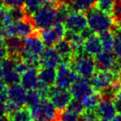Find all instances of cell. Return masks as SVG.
Returning <instances> with one entry per match:
<instances>
[{"mask_svg": "<svg viewBox=\"0 0 121 121\" xmlns=\"http://www.w3.org/2000/svg\"><path fill=\"white\" fill-rule=\"evenodd\" d=\"M69 91L74 98L84 100L89 95L95 94L96 91L92 86L89 79H86L78 77V79L69 87Z\"/></svg>", "mask_w": 121, "mask_h": 121, "instance_id": "7c38bea8", "label": "cell"}, {"mask_svg": "<svg viewBox=\"0 0 121 121\" xmlns=\"http://www.w3.org/2000/svg\"><path fill=\"white\" fill-rule=\"evenodd\" d=\"M63 61L62 57L57 52L54 47H47L43 51L39 57V64L40 67H51L57 68Z\"/></svg>", "mask_w": 121, "mask_h": 121, "instance_id": "5bb4252c", "label": "cell"}, {"mask_svg": "<svg viewBox=\"0 0 121 121\" xmlns=\"http://www.w3.org/2000/svg\"><path fill=\"white\" fill-rule=\"evenodd\" d=\"M72 95L69 88H63L53 85L50 86L48 98L52 101L58 110H62L68 107L72 100Z\"/></svg>", "mask_w": 121, "mask_h": 121, "instance_id": "52a82bcc", "label": "cell"}, {"mask_svg": "<svg viewBox=\"0 0 121 121\" xmlns=\"http://www.w3.org/2000/svg\"><path fill=\"white\" fill-rule=\"evenodd\" d=\"M41 95L38 93L37 89H30L27 90V95H26V104L29 108H32L38 104L40 101L42 100Z\"/></svg>", "mask_w": 121, "mask_h": 121, "instance_id": "83f0119b", "label": "cell"}, {"mask_svg": "<svg viewBox=\"0 0 121 121\" xmlns=\"http://www.w3.org/2000/svg\"><path fill=\"white\" fill-rule=\"evenodd\" d=\"M4 6V0H0V9L3 8Z\"/></svg>", "mask_w": 121, "mask_h": 121, "instance_id": "f6af8a7d", "label": "cell"}, {"mask_svg": "<svg viewBox=\"0 0 121 121\" xmlns=\"http://www.w3.org/2000/svg\"><path fill=\"white\" fill-rule=\"evenodd\" d=\"M38 69L30 68L23 72L21 77V84L26 90L36 89L39 83L38 79Z\"/></svg>", "mask_w": 121, "mask_h": 121, "instance_id": "ac0fdd59", "label": "cell"}, {"mask_svg": "<svg viewBox=\"0 0 121 121\" xmlns=\"http://www.w3.org/2000/svg\"><path fill=\"white\" fill-rule=\"evenodd\" d=\"M67 29L64 23L57 22L48 29L41 30L40 37L45 43V45L47 47H50V46H54L57 42L64 38Z\"/></svg>", "mask_w": 121, "mask_h": 121, "instance_id": "9c48e42d", "label": "cell"}, {"mask_svg": "<svg viewBox=\"0 0 121 121\" xmlns=\"http://www.w3.org/2000/svg\"><path fill=\"white\" fill-rule=\"evenodd\" d=\"M30 18L36 30L48 29L56 22V7L43 5Z\"/></svg>", "mask_w": 121, "mask_h": 121, "instance_id": "277c9868", "label": "cell"}, {"mask_svg": "<svg viewBox=\"0 0 121 121\" xmlns=\"http://www.w3.org/2000/svg\"><path fill=\"white\" fill-rule=\"evenodd\" d=\"M118 80H119V82H120V84H121V71H120V73H119V78H118Z\"/></svg>", "mask_w": 121, "mask_h": 121, "instance_id": "7dc6e473", "label": "cell"}, {"mask_svg": "<svg viewBox=\"0 0 121 121\" xmlns=\"http://www.w3.org/2000/svg\"><path fill=\"white\" fill-rule=\"evenodd\" d=\"M7 10L12 22H18V21H21V20H23L27 17H29L27 15L23 6L22 7H7Z\"/></svg>", "mask_w": 121, "mask_h": 121, "instance_id": "f1b7e54d", "label": "cell"}, {"mask_svg": "<svg viewBox=\"0 0 121 121\" xmlns=\"http://www.w3.org/2000/svg\"><path fill=\"white\" fill-rule=\"evenodd\" d=\"M86 15L88 28L96 34H100L107 30H111L116 25L110 13L101 11L95 6L86 11Z\"/></svg>", "mask_w": 121, "mask_h": 121, "instance_id": "7a4b0ae2", "label": "cell"}, {"mask_svg": "<svg viewBox=\"0 0 121 121\" xmlns=\"http://www.w3.org/2000/svg\"><path fill=\"white\" fill-rule=\"evenodd\" d=\"M7 115V109H6V103L0 102V118L5 117Z\"/></svg>", "mask_w": 121, "mask_h": 121, "instance_id": "f35d334b", "label": "cell"}, {"mask_svg": "<svg viewBox=\"0 0 121 121\" xmlns=\"http://www.w3.org/2000/svg\"><path fill=\"white\" fill-rule=\"evenodd\" d=\"M119 27H120V28H121V23H120V24H119Z\"/></svg>", "mask_w": 121, "mask_h": 121, "instance_id": "816d5d0a", "label": "cell"}, {"mask_svg": "<svg viewBox=\"0 0 121 121\" xmlns=\"http://www.w3.org/2000/svg\"><path fill=\"white\" fill-rule=\"evenodd\" d=\"M97 0H73L69 6L70 8V11H79L86 12L95 5Z\"/></svg>", "mask_w": 121, "mask_h": 121, "instance_id": "603a6c76", "label": "cell"}, {"mask_svg": "<svg viewBox=\"0 0 121 121\" xmlns=\"http://www.w3.org/2000/svg\"><path fill=\"white\" fill-rule=\"evenodd\" d=\"M36 120L55 121L58 110L49 98L42 99L36 106L30 108Z\"/></svg>", "mask_w": 121, "mask_h": 121, "instance_id": "5b68a950", "label": "cell"}, {"mask_svg": "<svg viewBox=\"0 0 121 121\" xmlns=\"http://www.w3.org/2000/svg\"><path fill=\"white\" fill-rule=\"evenodd\" d=\"M115 98L117 99V100H119V101L121 102V89L119 91H118V93L117 94V95L115 96Z\"/></svg>", "mask_w": 121, "mask_h": 121, "instance_id": "b9f144b4", "label": "cell"}, {"mask_svg": "<svg viewBox=\"0 0 121 121\" xmlns=\"http://www.w3.org/2000/svg\"><path fill=\"white\" fill-rule=\"evenodd\" d=\"M99 118H104L111 120L117 115L113 100L107 98H101L97 107L95 108Z\"/></svg>", "mask_w": 121, "mask_h": 121, "instance_id": "9a60e30c", "label": "cell"}, {"mask_svg": "<svg viewBox=\"0 0 121 121\" xmlns=\"http://www.w3.org/2000/svg\"><path fill=\"white\" fill-rule=\"evenodd\" d=\"M10 121H33L34 117L30 109L27 107H20L17 110L7 114Z\"/></svg>", "mask_w": 121, "mask_h": 121, "instance_id": "7402d4cb", "label": "cell"}, {"mask_svg": "<svg viewBox=\"0 0 121 121\" xmlns=\"http://www.w3.org/2000/svg\"><path fill=\"white\" fill-rule=\"evenodd\" d=\"M95 61L97 70H111L117 64V59L114 52L102 50L95 55Z\"/></svg>", "mask_w": 121, "mask_h": 121, "instance_id": "4fadbf2b", "label": "cell"}, {"mask_svg": "<svg viewBox=\"0 0 121 121\" xmlns=\"http://www.w3.org/2000/svg\"><path fill=\"white\" fill-rule=\"evenodd\" d=\"M38 79L42 83L49 86L55 85L56 80V70L55 68L51 67H39L38 68Z\"/></svg>", "mask_w": 121, "mask_h": 121, "instance_id": "44dd1931", "label": "cell"}, {"mask_svg": "<svg viewBox=\"0 0 121 121\" xmlns=\"http://www.w3.org/2000/svg\"><path fill=\"white\" fill-rule=\"evenodd\" d=\"M64 25L69 31L80 33L88 27L86 15L84 13V12H70L65 21Z\"/></svg>", "mask_w": 121, "mask_h": 121, "instance_id": "8fae6325", "label": "cell"}, {"mask_svg": "<svg viewBox=\"0 0 121 121\" xmlns=\"http://www.w3.org/2000/svg\"><path fill=\"white\" fill-rule=\"evenodd\" d=\"M54 48L60 55L62 57L63 61L69 62L71 58L74 55V50L72 47L71 44L65 38V39H60L54 45Z\"/></svg>", "mask_w": 121, "mask_h": 121, "instance_id": "ffe728a7", "label": "cell"}, {"mask_svg": "<svg viewBox=\"0 0 121 121\" xmlns=\"http://www.w3.org/2000/svg\"><path fill=\"white\" fill-rule=\"evenodd\" d=\"M101 43L102 45V50L104 51H113L115 35L111 30H107L99 34Z\"/></svg>", "mask_w": 121, "mask_h": 121, "instance_id": "cb8c5ba5", "label": "cell"}, {"mask_svg": "<svg viewBox=\"0 0 121 121\" xmlns=\"http://www.w3.org/2000/svg\"><path fill=\"white\" fill-rule=\"evenodd\" d=\"M8 101V86L3 80H0V102L6 103Z\"/></svg>", "mask_w": 121, "mask_h": 121, "instance_id": "e575fe53", "label": "cell"}, {"mask_svg": "<svg viewBox=\"0 0 121 121\" xmlns=\"http://www.w3.org/2000/svg\"><path fill=\"white\" fill-rule=\"evenodd\" d=\"M4 44L6 47L8 56L14 58H22V53L23 48V40L19 37H5Z\"/></svg>", "mask_w": 121, "mask_h": 121, "instance_id": "e0dca14e", "label": "cell"}, {"mask_svg": "<svg viewBox=\"0 0 121 121\" xmlns=\"http://www.w3.org/2000/svg\"><path fill=\"white\" fill-rule=\"evenodd\" d=\"M84 51L90 55H96L102 51V45L100 37L96 34H91L84 40Z\"/></svg>", "mask_w": 121, "mask_h": 121, "instance_id": "d6986e66", "label": "cell"}, {"mask_svg": "<svg viewBox=\"0 0 121 121\" xmlns=\"http://www.w3.org/2000/svg\"><path fill=\"white\" fill-rule=\"evenodd\" d=\"M4 38H5V33H4V27L0 26V43H4Z\"/></svg>", "mask_w": 121, "mask_h": 121, "instance_id": "ab89813d", "label": "cell"}, {"mask_svg": "<svg viewBox=\"0 0 121 121\" xmlns=\"http://www.w3.org/2000/svg\"><path fill=\"white\" fill-rule=\"evenodd\" d=\"M41 6H43L42 0H25L23 4V8L29 17H31Z\"/></svg>", "mask_w": 121, "mask_h": 121, "instance_id": "4316f807", "label": "cell"}, {"mask_svg": "<svg viewBox=\"0 0 121 121\" xmlns=\"http://www.w3.org/2000/svg\"><path fill=\"white\" fill-rule=\"evenodd\" d=\"M7 56L8 53L5 45H4V43H0V60H2L3 59L6 58Z\"/></svg>", "mask_w": 121, "mask_h": 121, "instance_id": "8d00e7d4", "label": "cell"}, {"mask_svg": "<svg viewBox=\"0 0 121 121\" xmlns=\"http://www.w3.org/2000/svg\"><path fill=\"white\" fill-rule=\"evenodd\" d=\"M21 77L22 74H20L16 69H11L7 71H4L3 74V81L7 86L15 85V84L21 83Z\"/></svg>", "mask_w": 121, "mask_h": 121, "instance_id": "484cf974", "label": "cell"}, {"mask_svg": "<svg viewBox=\"0 0 121 121\" xmlns=\"http://www.w3.org/2000/svg\"><path fill=\"white\" fill-rule=\"evenodd\" d=\"M100 99H101V96L99 95V93L95 92V94L89 95L88 97L82 100L85 105V109L86 110H95V108L97 107L100 102Z\"/></svg>", "mask_w": 121, "mask_h": 121, "instance_id": "f546056e", "label": "cell"}, {"mask_svg": "<svg viewBox=\"0 0 121 121\" xmlns=\"http://www.w3.org/2000/svg\"><path fill=\"white\" fill-rule=\"evenodd\" d=\"M0 26H2V22H1V17H0ZM3 27V26H2Z\"/></svg>", "mask_w": 121, "mask_h": 121, "instance_id": "c3c4849f", "label": "cell"}, {"mask_svg": "<svg viewBox=\"0 0 121 121\" xmlns=\"http://www.w3.org/2000/svg\"><path fill=\"white\" fill-rule=\"evenodd\" d=\"M114 4H115V0H97L95 3V7L104 12V13H111V12L113 10Z\"/></svg>", "mask_w": 121, "mask_h": 121, "instance_id": "1f68e13d", "label": "cell"}, {"mask_svg": "<svg viewBox=\"0 0 121 121\" xmlns=\"http://www.w3.org/2000/svg\"><path fill=\"white\" fill-rule=\"evenodd\" d=\"M67 109L74 111L78 114H81L84 112V110H86L85 109V105L83 103V101L80 100V99H77V98H72V100L70 101V102L69 103Z\"/></svg>", "mask_w": 121, "mask_h": 121, "instance_id": "d6a6232c", "label": "cell"}, {"mask_svg": "<svg viewBox=\"0 0 121 121\" xmlns=\"http://www.w3.org/2000/svg\"><path fill=\"white\" fill-rule=\"evenodd\" d=\"M111 17L115 24L119 26L121 23V2H115L113 10L111 12Z\"/></svg>", "mask_w": 121, "mask_h": 121, "instance_id": "836d02e7", "label": "cell"}, {"mask_svg": "<svg viewBox=\"0 0 121 121\" xmlns=\"http://www.w3.org/2000/svg\"><path fill=\"white\" fill-rule=\"evenodd\" d=\"M3 74H4L3 69L1 68V66H0V80H2V78H3Z\"/></svg>", "mask_w": 121, "mask_h": 121, "instance_id": "7bdbcfd3", "label": "cell"}, {"mask_svg": "<svg viewBox=\"0 0 121 121\" xmlns=\"http://www.w3.org/2000/svg\"><path fill=\"white\" fill-rule=\"evenodd\" d=\"M45 45L41 37L33 33L24 38L22 53L21 57L30 66V68L38 69L40 67L39 57L45 50Z\"/></svg>", "mask_w": 121, "mask_h": 121, "instance_id": "6da1fadb", "label": "cell"}, {"mask_svg": "<svg viewBox=\"0 0 121 121\" xmlns=\"http://www.w3.org/2000/svg\"><path fill=\"white\" fill-rule=\"evenodd\" d=\"M72 1L73 0H59V2H60V4H70L72 3Z\"/></svg>", "mask_w": 121, "mask_h": 121, "instance_id": "60d3db41", "label": "cell"}, {"mask_svg": "<svg viewBox=\"0 0 121 121\" xmlns=\"http://www.w3.org/2000/svg\"><path fill=\"white\" fill-rule=\"evenodd\" d=\"M80 115L69 109L58 110L55 121H79Z\"/></svg>", "mask_w": 121, "mask_h": 121, "instance_id": "d4e9b609", "label": "cell"}, {"mask_svg": "<svg viewBox=\"0 0 121 121\" xmlns=\"http://www.w3.org/2000/svg\"><path fill=\"white\" fill-rule=\"evenodd\" d=\"M42 1H43V5H48V6L57 7L60 4L59 0H42Z\"/></svg>", "mask_w": 121, "mask_h": 121, "instance_id": "74e56055", "label": "cell"}, {"mask_svg": "<svg viewBox=\"0 0 121 121\" xmlns=\"http://www.w3.org/2000/svg\"><path fill=\"white\" fill-rule=\"evenodd\" d=\"M115 1H117V2H121V0H115Z\"/></svg>", "mask_w": 121, "mask_h": 121, "instance_id": "681fc988", "label": "cell"}, {"mask_svg": "<svg viewBox=\"0 0 121 121\" xmlns=\"http://www.w3.org/2000/svg\"><path fill=\"white\" fill-rule=\"evenodd\" d=\"M37 121H45V120H37Z\"/></svg>", "mask_w": 121, "mask_h": 121, "instance_id": "f907efd6", "label": "cell"}, {"mask_svg": "<svg viewBox=\"0 0 121 121\" xmlns=\"http://www.w3.org/2000/svg\"><path fill=\"white\" fill-rule=\"evenodd\" d=\"M5 37H19V38H26L35 32L34 24L30 17H27L25 19L13 22L8 24L7 26L4 27Z\"/></svg>", "mask_w": 121, "mask_h": 121, "instance_id": "8992f818", "label": "cell"}, {"mask_svg": "<svg viewBox=\"0 0 121 121\" xmlns=\"http://www.w3.org/2000/svg\"><path fill=\"white\" fill-rule=\"evenodd\" d=\"M96 121H111V120H109V119H104V118H98Z\"/></svg>", "mask_w": 121, "mask_h": 121, "instance_id": "bcb514c9", "label": "cell"}, {"mask_svg": "<svg viewBox=\"0 0 121 121\" xmlns=\"http://www.w3.org/2000/svg\"><path fill=\"white\" fill-rule=\"evenodd\" d=\"M69 66L78 77L90 80L96 72L95 58L86 53L74 54L69 62Z\"/></svg>", "mask_w": 121, "mask_h": 121, "instance_id": "3957f363", "label": "cell"}, {"mask_svg": "<svg viewBox=\"0 0 121 121\" xmlns=\"http://www.w3.org/2000/svg\"><path fill=\"white\" fill-rule=\"evenodd\" d=\"M25 0H4L6 7H22Z\"/></svg>", "mask_w": 121, "mask_h": 121, "instance_id": "d590c367", "label": "cell"}, {"mask_svg": "<svg viewBox=\"0 0 121 121\" xmlns=\"http://www.w3.org/2000/svg\"><path fill=\"white\" fill-rule=\"evenodd\" d=\"M78 78V75L72 69L69 62L62 61L57 67L55 85L63 88H69Z\"/></svg>", "mask_w": 121, "mask_h": 121, "instance_id": "30bf717a", "label": "cell"}, {"mask_svg": "<svg viewBox=\"0 0 121 121\" xmlns=\"http://www.w3.org/2000/svg\"><path fill=\"white\" fill-rule=\"evenodd\" d=\"M27 90L22 86V84H15L8 86V101L16 104L19 107L26 103Z\"/></svg>", "mask_w": 121, "mask_h": 121, "instance_id": "2e32d148", "label": "cell"}, {"mask_svg": "<svg viewBox=\"0 0 121 121\" xmlns=\"http://www.w3.org/2000/svg\"><path fill=\"white\" fill-rule=\"evenodd\" d=\"M119 75L113 70H98L90 79L91 85L97 93L118 81Z\"/></svg>", "mask_w": 121, "mask_h": 121, "instance_id": "ba28073f", "label": "cell"}, {"mask_svg": "<svg viewBox=\"0 0 121 121\" xmlns=\"http://www.w3.org/2000/svg\"><path fill=\"white\" fill-rule=\"evenodd\" d=\"M0 121H10V120H9V118H8L7 115H6L5 117H2V118H0Z\"/></svg>", "mask_w": 121, "mask_h": 121, "instance_id": "ee69618b", "label": "cell"}, {"mask_svg": "<svg viewBox=\"0 0 121 121\" xmlns=\"http://www.w3.org/2000/svg\"><path fill=\"white\" fill-rule=\"evenodd\" d=\"M115 42H114L113 52L117 56V61L121 64V28L115 30Z\"/></svg>", "mask_w": 121, "mask_h": 121, "instance_id": "4dcf8cb0", "label": "cell"}]
</instances>
